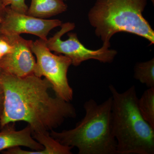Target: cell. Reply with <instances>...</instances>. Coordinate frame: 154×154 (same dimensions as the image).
Returning a JSON list of instances; mask_svg holds the SVG:
<instances>
[{
    "mask_svg": "<svg viewBox=\"0 0 154 154\" xmlns=\"http://www.w3.org/2000/svg\"><path fill=\"white\" fill-rule=\"evenodd\" d=\"M0 85L4 91V109L0 125L23 121L33 133L52 130L68 118L76 116L74 106L61 98L52 97V86L46 79L34 74L19 77L3 72Z\"/></svg>",
    "mask_w": 154,
    "mask_h": 154,
    "instance_id": "obj_1",
    "label": "cell"
},
{
    "mask_svg": "<svg viewBox=\"0 0 154 154\" xmlns=\"http://www.w3.org/2000/svg\"><path fill=\"white\" fill-rule=\"evenodd\" d=\"M111 127L117 154H153L154 129L144 119L138 107L135 87L123 93L113 85Z\"/></svg>",
    "mask_w": 154,
    "mask_h": 154,
    "instance_id": "obj_2",
    "label": "cell"
},
{
    "mask_svg": "<svg viewBox=\"0 0 154 154\" xmlns=\"http://www.w3.org/2000/svg\"><path fill=\"white\" fill-rule=\"evenodd\" d=\"M112 97L101 104L93 99L84 105L85 117L74 128L49 133L63 145L77 148L79 154H117L116 140L111 127Z\"/></svg>",
    "mask_w": 154,
    "mask_h": 154,
    "instance_id": "obj_3",
    "label": "cell"
},
{
    "mask_svg": "<svg viewBox=\"0 0 154 154\" xmlns=\"http://www.w3.org/2000/svg\"><path fill=\"white\" fill-rule=\"evenodd\" d=\"M148 0H96L88 14L96 36L103 44H110L112 36L127 32L154 43V31L143 15Z\"/></svg>",
    "mask_w": 154,
    "mask_h": 154,
    "instance_id": "obj_4",
    "label": "cell"
},
{
    "mask_svg": "<svg viewBox=\"0 0 154 154\" xmlns=\"http://www.w3.org/2000/svg\"><path fill=\"white\" fill-rule=\"evenodd\" d=\"M32 52L36 55L34 75L45 77L52 86L56 96L66 102L72 100L73 91L69 85L67 73L72 65L70 59L65 55L54 54L46 46L45 41L37 39L31 45Z\"/></svg>",
    "mask_w": 154,
    "mask_h": 154,
    "instance_id": "obj_5",
    "label": "cell"
},
{
    "mask_svg": "<svg viewBox=\"0 0 154 154\" xmlns=\"http://www.w3.org/2000/svg\"><path fill=\"white\" fill-rule=\"evenodd\" d=\"M60 27L59 31L45 41V45L51 51L69 58L72 65L78 66L89 60H95L103 63H111L114 60L117 52L115 50L109 49L110 44H103L101 48L96 50L88 49L80 42L76 33L71 32L68 33L67 39L62 40V36L74 30L75 25L67 22L62 24Z\"/></svg>",
    "mask_w": 154,
    "mask_h": 154,
    "instance_id": "obj_6",
    "label": "cell"
},
{
    "mask_svg": "<svg viewBox=\"0 0 154 154\" xmlns=\"http://www.w3.org/2000/svg\"><path fill=\"white\" fill-rule=\"evenodd\" d=\"M0 34L7 36L28 33L45 41L50 31L60 26L58 19H46L36 18L13 11L9 6L5 7L1 14Z\"/></svg>",
    "mask_w": 154,
    "mask_h": 154,
    "instance_id": "obj_7",
    "label": "cell"
},
{
    "mask_svg": "<svg viewBox=\"0 0 154 154\" xmlns=\"http://www.w3.org/2000/svg\"><path fill=\"white\" fill-rule=\"evenodd\" d=\"M14 49L0 60V67L4 72L17 77L34 74L36 61L31 50L33 41L20 35L14 36Z\"/></svg>",
    "mask_w": 154,
    "mask_h": 154,
    "instance_id": "obj_8",
    "label": "cell"
},
{
    "mask_svg": "<svg viewBox=\"0 0 154 154\" xmlns=\"http://www.w3.org/2000/svg\"><path fill=\"white\" fill-rule=\"evenodd\" d=\"M32 131L30 125L17 131L14 125L9 127L0 132V151L5 149L25 146L34 151H26L25 154H37L43 149V146L32 137Z\"/></svg>",
    "mask_w": 154,
    "mask_h": 154,
    "instance_id": "obj_9",
    "label": "cell"
},
{
    "mask_svg": "<svg viewBox=\"0 0 154 154\" xmlns=\"http://www.w3.org/2000/svg\"><path fill=\"white\" fill-rule=\"evenodd\" d=\"M67 9L62 0H31L27 15L45 19L62 14Z\"/></svg>",
    "mask_w": 154,
    "mask_h": 154,
    "instance_id": "obj_10",
    "label": "cell"
},
{
    "mask_svg": "<svg viewBox=\"0 0 154 154\" xmlns=\"http://www.w3.org/2000/svg\"><path fill=\"white\" fill-rule=\"evenodd\" d=\"M33 137L43 146V149L37 154H70L71 147L63 145L54 139L48 131L33 133Z\"/></svg>",
    "mask_w": 154,
    "mask_h": 154,
    "instance_id": "obj_11",
    "label": "cell"
},
{
    "mask_svg": "<svg viewBox=\"0 0 154 154\" xmlns=\"http://www.w3.org/2000/svg\"><path fill=\"white\" fill-rule=\"evenodd\" d=\"M137 105L144 119L154 129V88L144 91L138 99Z\"/></svg>",
    "mask_w": 154,
    "mask_h": 154,
    "instance_id": "obj_12",
    "label": "cell"
},
{
    "mask_svg": "<svg viewBox=\"0 0 154 154\" xmlns=\"http://www.w3.org/2000/svg\"><path fill=\"white\" fill-rule=\"evenodd\" d=\"M134 78L148 88H154V58L136 64Z\"/></svg>",
    "mask_w": 154,
    "mask_h": 154,
    "instance_id": "obj_13",
    "label": "cell"
},
{
    "mask_svg": "<svg viewBox=\"0 0 154 154\" xmlns=\"http://www.w3.org/2000/svg\"><path fill=\"white\" fill-rule=\"evenodd\" d=\"M14 48V36L0 34V60L12 52Z\"/></svg>",
    "mask_w": 154,
    "mask_h": 154,
    "instance_id": "obj_14",
    "label": "cell"
},
{
    "mask_svg": "<svg viewBox=\"0 0 154 154\" xmlns=\"http://www.w3.org/2000/svg\"><path fill=\"white\" fill-rule=\"evenodd\" d=\"M3 8L9 6L13 11L27 14L28 8L25 0H1Z\"/></svg>",
    "mask_w": 154,
    "mask_h": 154,
    "instance_id": "obj_15",
    "label": "cell"
},
{
    "mask_svg": "<svg viewBox=\"0 0 154 154\" xmlns=\"http://www.w3.org/2000/svg\"><path fill=\"white\" fill-rule=\"evenodd\" d=\"M4 91L2 86L0 85V118L2 114L3 109H4Z\"/></svg>",
    "mask_w": 154,
    "mask_h": 154,
    "instance_id": "obj_16",
    "label": "cell"
},
{
    "mask_svg": "<svg viewBox=\"0 0 154 154\" xmlns=\"http://www.w3.org/2000/svg\"><path fill=\"white\" fill-rule=\"evenodd\" d=\"M3 72H3V70L1 68V67H0V79H1V77H2Z\"/></svg>",
    "mask_w": 154,
    "mask_h": 154,
    "instance_id": "obj_17",
    "label": "cell"
},
{
    "mask_svg": "<svg viewBox=\"0 0 154 154\" xmlns=\"http://www.w3.org/2000/svg\"><path fill=\"white\" fill-rule=\"evenodd\" d=\"M3 8L2 5V2H1V0H0V10L1 11H2L3 10V8Z\"/></svg>",
    "mask_w": 154,
    "mask_h": 154,
    "instance_id": "obj_18",
    "label": "cell"
},
{
    "mask_svg": "<svg viewBox=\"0 0 154 154\" xmlns=\"http://www.w3.org/2000/svg\"><path fill=\"white\" fill-rule=\"evenodd\" d=\"M2 11H1V10H0V22H1V21H2V17H1V14H2Z\"/></svg>",
    "mask_w": 154,
    "mask_h": 154,
    "instance_id": "obj_19",
    "label": "cell"
},
{
    "mask_svg": "<svg viewBox=\"0 0 154 154\" xmlns=\"http://www.w3.org/2000/svg\"><path fill=\"white\" fill-rule=\"evenodd\" d=\"M151 1V2L152 3L153 5H154V0H150Z\"/></svg>",
    "mask_w": 154,
    "mask_h": 154,
    "instance_id": "obj_20",
    "label": "cell"
},
{
    "mask_svg": "<svg viewBox=\"0 0 154 154\" xmlns=\"http://www.w3.org/2000/svg\"><path fill=\"white\" fill-rule=\"evenodd\" d=\"M62 1H63V2H64V1H67V0H62Z\"/></svg>",
    "mask_w": 154,
    "mask_h": 154,
    "instance_id": "obj_21",
    "label": "cell"
}]
</instances>
